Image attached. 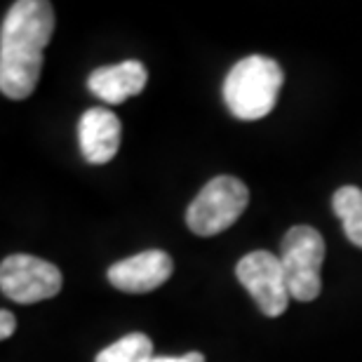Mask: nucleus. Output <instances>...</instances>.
<instances>
[{
	"instance_id": "1",
	"label": "nucleus",
	"mask_w": 362,
	"mask_h": 362,
	"mask_svg": "<svg viewBox=\"0 0 362 362\" xmlns=\"http://www.w3.org/2000/svg\"><path fill=\"white\" fill-rule=\"evenodd\" d=\"M52 33L54 10L47 0H19L7 10L0 28V92L7 99L33 94Z\"/></svg>"
},
{
	"instance_id": "2",
	"label": "nucleus",
	"mask_w": 362,
	"mask_h": 362,
	"mask_svg": "<svg viewBox=\"0 0 362 362\" xmlns=\"http://www.w3.org/2000/svg\"><path fill=\"white\" fill-rule=\"evenodd\" d=\"M282 81L280 64L271 57H245L223 81V101L238 120H262L275 108Z\"/></svg>"
},
{
	"instance_id": "3",
	"label": "nucleus",
	"mask_w": 362,
	"mask_h": 362,
	"mask_svg": "<svg viewBox=\"0 0 362 362\" xmlns=\"http://www.w3.org/2000/svg\"><path fill=\"white\" fill-rule=\"evenodd\" d=\"M250 202V188L235 177H214L186 209V226L200 238L223 233L240 219Z\"/></svg>"
},
{
	"instance_id": "4",
	"label": "nucleus",
	"mask_w": 362,
	"mask_h": 362,
	"mask_svg": "<svg viewBox=\"0 0 362 362\" xmlns=\"http://www.w3.org/2000/svg\"><path fill=\"white\" fill-rule=\"evenodd\" d=\"M280 262L287 275L289 296L296 301H315L322 292L320 269L325 240L315 228L292 226L280 243Z\"/></svg>"
},
{
	"instance_id": "5",
	"label": "nucleus",
	"mask_w": 362,
	"mask_h": 362,
	"mask_svg": "<svg viewBox=\"0 0 362 362\" xmlns=\"http://www.w3.org/2000/svg\"><path fill=\"white\" fill-rule=\"evenodd\" d=\"M64 278L54 264L33 255H10L0 264V289L17 303H38L62 292Z\"/></svg>"
},
{
	"instance_id": "6",
	"label": "nucleus",
	"mask_w": 362,
	"mask_h": 362,
	"mask_svg": "<svg viewBox=\"0 0 362 362\" xmlns=\"http://www.w3.org/2000/svg\"><path fill=\"white\" fill-rule=\"evenodd\" d=\"M235 278L247 289L252 299L257 301L259 310L269 317H278L287 310L289 303V287L287 275L282 269L280 257L271 252H250L235 266Z\"/></svg>"
},
{
	"instance_id": "7",
	"label": "nucleus",
	"mask_w": 362,
	"mask_h": 362,
	"mask_svg": "<svg viewBox=\"0 0 362 362\" xmlns=\"http://www.w3.org/2000/svg\"><path fill=\"white\" fill-rule=\"evenodd\" d=\"M175 264L168 252L163 250H146L141 255L113 264L108 269V282L127 294H146L153 292L170 280Z\"/></svg>"
},
{
	"instance_id": "8",
	"label": "nucleus",
	"mask_w": 362,
	"mask_h": 362,
	"mask_svg": "<svg viewBox=\"0 0 362 362\" xmlns=\"http://www.w3.org/2000/svg\"><path fill=\"white\" fill-rule=\"evenodd\" d=\"M122 125L118 115L104 106H92L81 115L78 139H81L83 158L90 165L111 163L120 148Z\"/></svg>"
},
{
	"instance_id": "9",
	"label": "nucleus",
	"mask_w": 362,
	"mask_h": 362,
	"mask_svg": "<svg viewBox=\"0 0 362 362\" xmlns=\"http://www.w3.org/2000/svg\"><path fill=\"white\" fill-rule=\"evenodd\" d=\"M148 74L141 62H122L113 66L94 69L88 76V90L106 104H122L146 88Z\"/></svg>"
},
{
	"instance_id": "10",
	"label": "nucleus",
	"mask_w": 362,
	"mask_h": 362,
	"mask_svg": "<svg viewBox=\"0 0 362 362\" xmlns=\"http://www.w3.org/2000/svg\"><path fill=\"white\" fill-rule=\"evenodd\" d=\"M332 207L344 223L346 238L362 250V188L341 186L332 198Z\"/></svg>"
},
{
	"instance_id": "11",
	"label": "nucleus",
	"mask_w": 362,
	"mask_h": 362,
	"mask_svg": "<svg viewBox=\"0 0 362 362\" xmlns=\"http://www.w3.org/2000/svg\"><path fill=\"white\" fill-rule=\"evenodd\" d=\"M153 360V341L141 334V332H132L118 339L115 344L106 346L99 353L94 362H148Z\"/></svg>"
},
{
	"instance_id": "12",
	"label": "nucleus",
	"mask_w": 362,
	"mask_h": 362,
	"mask_svg": "<svg viewBox=\"0 0 362 362\" xmlns=\"http://www.w3.org/2000/svg\"><path fill=\"white\" fill-rule=\"evenodd\" d=\"M14 327H17V320L10 310H0V339H10L14 334Z\"/></svg>"
},
{
	"instance_id": "13",
	"label": "nucleus",
	"mask_w": 362,
	"mask_h": 362,
	"mask_svg": "<svg viewBox=\"0 0 362 362\" xmlns=\"http://www.w3.org/2000/svg\"><path fill=\"white\" fill-rule=\"evenodd\" d=\"M148 362H205V356L202 353H186V356H181V358H153V360H148Z\"/></svg>"
}]
</instances>
